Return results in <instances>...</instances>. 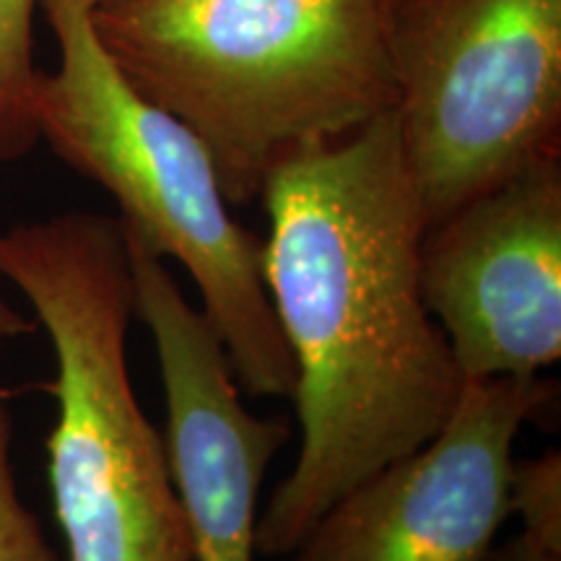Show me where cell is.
<instances>
[{"label":"cell","mask_w":561,"mask_h":561,"mask_svg":"<svg viewBox=\"0 0 561 561\" xmlns=\"http://www.w3.org/2000/svg\"><path fill=\"white\" fill-rule=\"evenodd\" d=\"M39 0H0V161L24 157L39 140L32 13Z\"/></svg>","instance_id":"9c48e42d"},{"label":"cell","mask_w":561,"mask_h":561,"mask_svg":"<svg viewBox=\"0 0 561 561\" xmlns=\"http://www.w3.org/2000/svg\"><path fill=\"white\" fill-rule=\"evenodd\" d=\"M263 278L294 364L299 450L257 512L278 559L348 489L439 434L466 388L421 294L426 224L396 112L273 167Z\"/></svg>","instance_id":"6da1fadb"},{"label":"cell","mask_w":561,"mask_h":561,"mask_svg":"<svg viewBox=\"0 0 561 561\" xmlns=\"http://www.w3.org/2000/svg\"><path fill=\"white\" fill-rule=\"evenodd\" d=\"M13 421L0 401V561H55L37 517L21 502L11 460Z\"/></svg>","instance_id":"8fae6325"},{"label":"cell","mask_w":561,"mask_h":561,"mask_svg":"<svg viewBox=\"0 0 561 561\" xmlns=\"http://www.w3.org/2000/svg\"><path fill=\"white\" fill-rule=\"evenodd\" d=\"M510 512L520 517L525 536L561 553V458L549 450L515 460L510 473Z\"/></svg>","instance_id":"30bf717a"},{"label":"cell","mask_w":561,"mask_h":561,"mask_svg":"<svg viewBox=\"0 0 561 561\" xmlns=\"http://www.w3.org/2000/svg\"><path fill=\"white\" fill-rule=\"evenodd\" d=\"M398 0H104L96 39L214 159L229 206L396 107Z\"/></svg>","instance_id":"7a4b0ae2"},{"label":"cell","mask_w":561,"mask_h":561,"mask_svg":"<svg viewBox=\"0 0 561 561\" xmlns=\"http://www.w3.org/2000/svg\"><path fill=\"white\" fill-rule=\"evenodd\" d=\"M419 273L462 380L551 369L561 359V153L426 227Z\"/></svg>","instance_id":"52a82bcc"},{"label":"cell","mask_w":561,"mask_h":561,"mask_svg":"<svg viewBox=\"0 0 561 561\" xmlns=\"http://www.w3.org/2000/svg\"><path fill=\"white\" fill-rule=\"evenodd\" d=\"M0 343H3V341H0Z\"/></svg>","instance_id":"9a60e30c"},{"label":"cell","mask_w":561,"mask_h":561,"mask_svg":"<svg viewBox=\"0 0 561 561\" xmlns=\"http://www.w3.org/2000/svg\"><path fill=\"white\" fill-rule=\"evenodd\" d=\"M47 21L60 66L39 73V138L112 195L130 240L191 276L240 390L291 398L294 364L265 289L263 237L229 214L206 144L125 79L89 13Z\"/></svg>","instance_id":"277c9868"},{"label":"cell","mask_w":561,"mask_h":561,"mask_svg":"<svg viewBox=\"0 0 561 561\" xmlns=\"http://www.w3.org/2000/svg\"><path fill=\"white\" fill-rule=\"evenodd\" d=\"M128 248L136 318L149 328L164 388V439L193 561H255L261 489L291 437L289 421L248 409L224 346L167 263L130 237Z\"/></svg>","instance_id":"ba28073f"},{"label":"cell","mask_w":561,"mask_h":561,"mask_svg":"<svg viewBox=\"0 0 561 561\" xmlns=\"http://www.w3.org/2000/svg\"><path fill=\"white\" fill-rule=\"evenodd\" d=\"M483 561H561V553L546 549L525 533H517L510 541L491 546Z\"/></svg>","instance_id":"7c38bea8"},{"label":"cell","mask_w":561,"mask_h":561,"mask_svg":"<svg viewBox=\"0 0 561 561\" xmlns=\"http://www.w3.org/2000/svg\"><path fill=\"white\" fill-rule=\"evenodd\" d=\"M553 403L538 377L466 382L416 453L348 489L280 561H483L510 512L517 434Z\"/></svg>","instance_id":"8992f818"},{"label":"cell","mask_w":561,"mask_h":561,"mask_svg":"<svg viewBox=\"0 0 561 561\" xmlns=\"http://www.w3.org/2000/svg\"><path fill=\"white\" fill-rule=\"evenodd\" d=\"M392 70L430 227L561 153V0H398Z\"/></svg>","instance_id":"5b68a950"},{"label":"cell","mask_w":561,"mask_h":561,"mask_svg":"<svg viewBox=\"0 0 561 561\" xmlns=\"http://www.w3.org/2000/svg\"><path fill=\"white\" fill-rule=\"evenodd\" d=\"M34 331V322L26 318L24 312H19L16 307L0 301V341L19 339V335H26Z\"/></svg>","instance_id":"4fadbf2b"},{"label":"cell","mask_w":561,"mask_h":561,"mask_svg":"<svg viewBox=\"0 0 561 561\" xmlns=\"http://www.w3.org/2000/svg\"><path fill=\"white\" fill-rule=\"evenodd\" d=\"M100 3H104V0H39V5L47 13V19L58 16V13H68V11L91 13Z\"/></svg>","instance_id":"5bb4252c"},{"label":"cell","mask_w":561,"mask_h":561,"mask_svg":"<svg viewBox=\"0 0 561 561\" xmlns=\"http://www.w3.org/2000/svg\"><path fill=\"white\" fill-rule=\"evenodd\" d=\"M0 278L32 305L58 367L47 471L68 561H193L167 439L130 380L136 289L121 219L70 210L3 227Z\"/></svg>","instance_id":"3957f363"}]
</instances>
